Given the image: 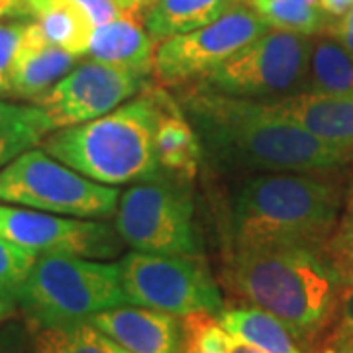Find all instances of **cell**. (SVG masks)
<instances>
[{
  "label": "cell",
  "mask_w": 353,
  "mask_h": 353,
  "mask_svg": "<svg viewBox=\"0 0 353 353\" xmlns=\"http://www.w3.org/2000/svg\"><path fill=\"white\" fill-rule=\"evenodd\" d=\"M343 212L353 218V185L350 187V189H347V192H345V204H343Z\"/></svg>",
  "instance_id": "74e56055"
},
{
  "label": "cell",
  "mask_w": 353,
  "mask_h": 353,
  "mask_svg": "<svg viewBox=\"0 0 353 353\" xmlns=\"http://www.w3.org/2000/svg\"><path fill=\"white\" fill-rule=\"evenodd\" d=\"M310 36L269 30L189 87L248 99L277 101L304 92Z\"/></svg>",
  "instance_id": "ba28073f"
},
{
  "label": "cell",
  "mask_w": 353,
  "mask_h": 353,
  "mask_svg": "<svg viewBox=\"0 0 353 353\" xmlns=\"http://www.w3.org/2000/svg\"><path fill=\"white\" fill-rule=\"evenodd\" d=\"M79 55L51 46L41 28L34 20H30L22 50L14 67L10 99L34 104L57 81H61L79 63Z\"/></svg>",
  "instance_id": "9a60e30c"
},
{
  "label": "cell",
  "mask_w": 353,
  "mask_h": 353,
  "mask_svg": "<svg viewBox=\"0 0 353 353\" xmlns=\"http://www.w3.org/2000/svg\"><path fill=\"white\" fill-rule=\"evenodd\" d=\"M0 236L36 255L122 257L124 241L106 220L50 214L0 202Z\"/></svg>",
  "instance_id": "8fae6325"
},
{
  "label": "cell",
  "mask_w": 353,
  "mask_h": 353,
  "mask_svg": "<svg viewBox=\"0 0 353 353\" xmlns=\"http://www.w3.org/2000/svg\"><path fill=\"white\" fill-rule=\"evenodd\" d=\"M90 322L128 353H185L181 316L124 304L92 316Z\"/></svg>",
  "instance_id": "4fadbf2b"
},
{
  "label": "cell",
  "mask_w": 353,
  "mask_h": 353,
  "mask_svg": "<svg viewBox=\"0 0 353 353\" xmlns=\"http://www.w3.org/2000/svg\"><path fill=\"white\" fill-rule=\"evenodd\" d=\"M332 328L353 332V285H347V287H343V290H341L340 304H338V310H336V318H334Z\"/></svg>",
  "instance_id": "4dcf8cb0"
},
{
  "label": "cell",
  "mask_w": 353,
  "mask_h": 353,
  "mask_svg": "<svg viewBox=\"0 0 353 353\" xmlns=\"http://www.w3.org/2000/svg\"><path fill=\"white\" fill-rule=\"evenodd\" d=\"M234 4H250L252 0H232Z\"/></svg>",
  "instance_id": "f35d334b"
},
{
  "label": "cell",
  "mask_w": 353,
  "mask_h": 353,
  "mask_svg": "<svg viewBox=\"0 0 353 353\" xmlns=\"http://www.w3.org/2000/svg\"><path fill=\"white\" fill-rule=\"evenodd\" d=\"M250 6L271 30L301 36L322 34L332 22L308 0H252Z\"/></svg>",
  "instance_id": "cb8c5ba5"
},
{
  "label": "cell",
  "mask_w": 353,
  "mask_h": 353,
  "mask_svg": "<svg viewBox=\"0 0 353 353\" xmlns=\"http://www.w3.org/2000/svg\"><path fill=\"white\" fill-rule=\"evenodd\" d=\"M30 22V20H28ZM28 22L0 20V99H10V85L18 55L26 38Z\"/></svg>",
  "instance_id": "4316f807"
},
{
  "label": "cell",
  "mask_w": 353,
  "mask_h": 353,
  "mask_svg": "<svg viewBox=\"0 0 353 353\" xmlns=\"http://www.w3.org/2000/svg\"><path fill=\"white\" fill-rule=\"evenodd\" d=\"M324 253L338 271L343 285H353V218L341 214L338 226L324 243Z\"/></svg>",
  "instance_id": "83f0119b"
},
{
  "label": "cell",
  "mask_w": 353,
  "mask_h": 353,
  "mask_svg": "<svg viewBox=\"0 0 353 353\" xmlns=\"http://www.w3.org/2000/svg\"><path fill=\"white\" fill-rule=\"evenodd\" d=\"M114 228L132 252L201 257L194 202L185 181L163 175L120 194Z\"/></svg>",
  "instance_id": "8992f818"
},
{
  "label": "cell",
  "mask_w": 353,
  "mask_h": 353,
  "mask_svg": "<svg viewBox=\"0 0 353 353\" xmlns=\"http://www.w3.org/2000/svg\"><path fill=\"white\" fill-rule=\"evenodd\" d=\"M118 187L94 183L41 148L16 157L0 171V202L83 220H108L120 202Z\"/></svg>",
  "instance_id": "52a82bcc"
},
{
  "label": "cell",
  "mask_w": 353,
  "mask_h": 353,
  "mask_svg": "<svg viewBox=\"0 0 353 353\" xmlns=\"http://www.w3.org/2000/svg\"><path fill=\"white\" fill-rule=\"evenodd\" d=\"M14 301L28 328L73 326L128 304L118 261L73 255H38Z\"/></svg>",
  "instance_id": "5b68a950"
},
{
  "label": "cell",
  "mask_w": 353,
  "mask_h": 353,
  "mask_svg": "<svg viewBox=\"0 0 353 353\" xmlns=\"http://www.w3.org/2000/svg\"><path fill=\"white\" fill-rule=\"evenodd\" d=\"M143 77L88 59L34 102L50 118L53 130L79 126L112 112L145 88Z\"/></svg>",
  "instance_id": "7c38bea8"
},
{
  "label": "cell",
  "mask_w": 353,
  "mask_h": 353,
  "mask_svg": "<svg viewBox=\"0 0 353 353\" xmlns=\"http://www.w3.org/2000/svg\"><path fill=\"white\" fill-rule=\"evenodd\" d=\"M118 269L126 303L132 306L181 318L194 312L218 316L226 306L222 289L202 257L130 250L120 257Z\"/></svg>",
  "instance_id": "9c48e42d"
},
{
  "label": "cell",
  "mask_w": 353,
  "mask_h": 353,
  "mask_svg": "<svg viewBox=\"0 0 353 353\" xmlns=\"http://www.w3.org/2000/svg\"><path fill=\"white\" fill-rule=\"evenodd\" d=\"M308 2H310V4H314V6H318V2H320V0H308Z\"/></svg>",
  "instance_id": "ab89813d"
},
{
  "label": "cell",
  "mask_w": 353,
  "mask_h": 353,
  "mask_svg": "<svg viewBox=\"0 0 353 353\" xmlns=\"http://www.w3.org/2000/svg\"><path fill=\"white\" fill-rule=\"evenodd\" d=\"M24 0H0V20L4 18H24Z\"/></svg>",
  "instance_id": "d590c367"
},
{
  "label": "cell",
  "mask_w": 353,
  "mask_h": 353,
  "mask_svg": "<svg viewBox=\"0 0 353 353\" xmlns=\"http://www.w3.org/2000/svg\"><path fill=\"white\" fill-rule=\"evenodd\" d=\"M318 8L322 10V14L336 22V20H341L343 16L352 12L353 8V0H320L318 2Z\"/></svg>",
  "instance_id": "836d02e7"
},
{
  "label": "cell",
  "mask_w": 353,
  "mask_h": 353,
  "mask_svg": "<svg viewBox=\"0 0 353 353\" xmlns=\"http://www.w3.org/2000/svg\"><path fill=\"white\" fill-rule=\"evenodd\" d=\"M185 353H263L248 341L232 336L214 314L183 316Z\"/></svg>",
  "instance_id": "d4e9b609"
},
{
  "label": "cell",
  "mask_w": 353,
  "mask_h": 353,
  "mask_svg": "<svg viewBox=\"0 0 353 353\" xmlns=\"http://www.w3.org/2000/svg\"><path fill=\"white\" fill-rule=\"evenodd\" d=\"M30 330L18 322L0 324V353H26L30 345Z\"/></svg>",
  "instance_id": "f546056e"
},
{
  "label": "cell",
  "mask_w": 353,
  "mask_h": 353,
  "mask_svg": "<svg viewBox=\"0 0 353 353\" xmlns=\"http://www.w3.org/2000/svg\"><path fill=\"white\" fill-rule=\"evenodd\" d=\"M269 30L250 4H236L212 24L161 41L152 75L161 87L194 85Z\"/></svg>",
  "instance_id": "30bf717a"
},
{
  "label": "cell",
  "mask_w": 353,
  "mask_h": 353,
  "mask_svg": "<svg viewBox=\"0 0 353 353\" xmlns=\"http://www.w3.org/2000/svg\"><path fill=\"white\" fill-rule=\"evenodd\" d=\"M16 303L10 301V299H6V296H0V324H4V322H8L14 314H16Z\"/></svg>",
  "instance_id": "8d00e7d4"
},
{
  "label": "cell",
  "mask_w": 353,
  "mask_h": 353,
  "mask_svg": "<svg viewBox=\"0 0 353 353\" xmlns=\"http://www.w3.org/2000/svg\"><path fill=\"white\" fill-rule=\"evenodd\" d=\"M38 255L0 236V296L14 301ZM16 303V301H14Z\"/></svg>",
  "instance_id": "484cf974"
},
{
  "label": "cell",
  "mask_w": 353,
  "mask_h": 353,
  "mask_svg": "<svg viewBox=\"0 0 353 353\" xmlns=\"http://www.w3.org/2000/svg\"><path fill=\"white\" fill-rule=\"evenodd\" d=\"M304 92L353 99V53L328 32L310 36Z\"/></svg>",
  "instance_id": "ac0fdd59"
},
{
  "label": "cell",
  "mask_w": 353,
  "mask_h": 353,
  "mask_svg": "<svg viewBox=\"0 0 353 353\" xmlns=\"http://www.w3.org/2000/svg\"><path fill=\"white\" fill-rule=\"evenodd\" d=\"M176 102L201 139L202 157L216 171L332 175L353 163L350 155L277 116L263 101L183 87Z\"/></svg>",
  "instance_id": "6da1fadb"
},
{
  "label": "cell",
  "mask_w": 353,
  "mask_h": 353,
  "mask_svg": "<svg viewBox=\"0 0 353 353\" xmlns=\"http://www.w3.org/2000/svg\"><path fill=\"white\" fill-rule=\"evenodd\" d=\"M71 2L87 16L88 22L94 26V30L99 26L108 24V22H112L116 18L128 14L118 6L116 0H71Z\"/></svg>",
  "instance_id": "f1b7e54d"
},
{
  "label": "cell",
  "mask_w": 353,
  "mask_h": 353,
  "mask_svg": "<svg viewBox=\"0 0 353 353\" xmlns=\"http://www.w3.org/2000/svg\"><path fill=\"white\" fill-rule=\"evenodd\" d=\"M222 287L243 306L273 316L312 350L328 336L345 285L324 248L271 245L228 250Z\"/></svg>",
  "instance_id": "7a4b0ae2"
},
{
  "label": "cell",
  "mask_w": 353,
  "mask_h": 353,
  "mask_svg": "<svg viewBox=\"0 0 353 353\" xmlns=\"http://www.w3.org/2000/svg\"><path fill=\"white\" fill-rule=\"evenodd\" d=\"M26 16L41 28L51 46L73 55H87L94 26L71 0H24Z\"/></svg>",
  "instance_id": "ffe728a7"
},
{
  "label": "cell",
  "mask_w": 353,
  "mask_h": 353,
  "mask_svg": "<svg viewBox=\"0 0 353 353\" xmlns=\"http://www.w3.org/2000/svg\"><path fill=\"white\" fill-rule=\"evenodd\" d=\"M236 6L232 0H155L143 26L155 43L212 24Z\"/></svg>",
  "instance_id": "d6986e66"
},
{
  "label": "cell",
  "mask_w": 353,
  "mask_h": 353,
  "mask_svg": "<svg viewBox=\"0 0 353 353\" xmlns=\"http://www.w3.org/2000/svg\"><path fill=\"white\" fill-rule=\"evenodd\" d=\"M273 112L353 159V99L296 92L263 101Z\"/></svg>",
  "instance_id": "5bb4252c"
},
{
  "label": "cell",
  "mask_w": 353,
  "mask_h": 353,
  "mask_svg": "<svg viewBox=\"0 0 353 353\" xmlns=\"http://www.w3.org/2000/svg\"><path fill=\"white\" fill-rule=\"evenodd\" d=\"M116 2L124 12L134 14V16H139V18H143L145 12L155 4V0H116Z\"/></svg>",
  "instance_id": "e575fe53"
},
{
  "label": "cell",
  "mask_w": 353,
  "mask_h": 353,
  "mask_svg": "<svg viewBox=\"0 0 353 353\" xmlns=\"http://www.w3.org/2000/svg\"><path fill=\"white\" fill-rule=\"evenodd\" d=\"M152 92L159 108L155 130L159 163L169 176L190 183L202 161L201 139L176 99H171L161 87H152Z\"/></svg>",
  "instance_id": "2e32d148"
},
{
  "label": "cell",
  "mask_w": 353,
  "mask_h": 353,
  "mask_svg": "<svg viewBox=\"0 0 353 353\" xmlns=\"http://www.w3.org/2000/svg\"><path fill=\"white\" fill-rule=\"evenodd\" d=\"M318 353H353V332L332 328L320 343Z\"/></svg>",
  "instance_id": "1f68e13d"
},
{
  "label": "cell",
  "mask_w": 353,
  "mask_h": 353,
  "mask_svg": "<svg viewBox=\"0 0 353 353\" xmlns=\"http://www.w3.org/2000/svg\"><path fill=\"white\" fill-rule=\"evenodd\" d=\"M343 204L345 192L328 175H248L230 202L228 250L324 248L343 214Z\"/></svg>",
  "instance_id": "3957f363"
},
{
  "label": "cell",
  "mask_w": 353,
  "mask_h": 353,
  "mask_svg": "<svg viewBox=\"0 0 353 353\" xmlns=\"http://www.w3.org/2000/svg\"><path fill=\"white\" fill-rule=\"evenodd\" d=\"M51 132L50 118L39 106L0 99V171L22 153L41 145Z\"/></svg>",
  "instance_id": "7402d4cb"
},
{
  "label": "cell",
  "mask_w": 353,
  "mask_h": 353,
  "mask_svg": "<svg viewBox=\"0 0 353 353\" xmlns=\"http://www.w3.org/2000/svg\"><path fill=\"white\" fill-rule=\"evenodd\" d=\"M28 353H128L90 320L61 328H28Z\"/></svg>",
  "instance_id": "603a6c76"
},
{
  "label": "cell",
  "mask_w": 353,
  "mask_h": 353,
  "mask_svg": "<svg viewBox=\"0 0 353 353\" xmlns=\"http://www.w3.org/2000/svg\"><path fill=\"white\" fill-rule=\"evenodd\" d=\"M326 32L332 34L334 38L340 39L341 43L353 53V8L352 12L347 14V16H343L341 20L330 22V26L326 28Z\"/></svg>",
  "instance_id": "d6a6232c"
},
{
  "label": "cell",
  "mask_w": 353,
  "mask_h": 353,
  "mask_svg": "<svg viewBox=\"0 0 353 353\" xmlns=\"http://www.w3.org/2000/svg\"><path fill=\"white\" fill-rule=\"evenodd\" d=\"M155 50V41L148 34L143 18L124 14L92 32L87 55L99 63L145 79L153 73Z\"/></svg>",
  "instance_id": "e0dca14e"
},
{
  "label": "cell",
  "mask_w": 353,
  "mask_h": 353,
  "mask_svg": "<svg viewBox=\"0 0 353 353\" xmlns=\"http://www.w3.org/2000/svg\"><path fill=\"white\" fill-rule=\"evenodd\" d=\"M216 318L232 336L252 343L263 353H310L279 320L252 306H224Z\"/></svg>",
  "instance_id": "44dd1931"
},
{
  "label": "cell",
  "mask_w": 353,
  "mask_h": 353,
  "mask_svg": "<svg viewBox=\"0 0 353 353\" xmlns=\"http://www.w3.org/2000/svg\"><path fill=\"white\" fill-rule=\"evenodd\" d=\"M159 108L152 87L112 112L79 126L53 130L41 150L106 187L136 185L167 175L157 157Z\"/></svg>",
  "instance_id": "277c9868"
}]
</instances>
